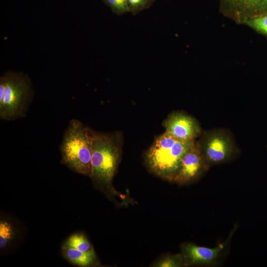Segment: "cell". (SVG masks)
<instances>
[{
    "label": "cell",
    "mask_w": 267,
    "mask_h": 267,
    "mask_svg": "<svg viewBox=\"0 0 267 267\" xmlns=\"http://www.w3.org/2000/svg\"><path fill=\"white\" fill-rule=\"evenodd\" d=\"M61 163L73 171L90 178L91 174L92 130L72 119L60 145Z\"/></svg>",
    "instance_id": "1"
},
{
    "label": "cell",
    "mask_w": 267,
    "mask_h": 267,
    "mask_svg": "<svg viewBox=\"0 0 267 267\" xmlns=\"http://www.w3.org/2000/svg\"><path fill=\"white\" fill-rule=\"evenodd\" d=\"M121 134L92 130L91 174L90 178L100 186L110 188L122 151Z\"/></svg>",
    "instance_id": "2"
},
{
    "label": "cell",
    "mask_w": 267,
    "mask_h": 267,
    "mask_svg": "<svg viewBox=\"0 0 267 267\" xmlns=\"http://www.w3.org/2000/svg\"><path fill=\"white\" fill-rule=\"evenodd\" d=\"M195 140H180L164 133L155 139L146 152L147 166L157 176L174 181L183 156Z\"/></svg>",
    "instance_id": "3"
},
{
    "label": "cell",
    "mask_w": 267,
    "mask_h": 267,
    "mask_svg": "<svg viewBox=\"0 0 267 267\" xmlns=\"http://www.w3.org/2000/svg\"><path fill=\"white\" fill-rule=\"evenodd\" d=\"M33 96L30 78L9 71L0 78V118L14 121L26 116Z\"/></svg>",
    "instance_id": "4"
},
{
    "label": "cell",
    "mask_w": 267,
    "mask_h": 267,
    "mask_svg": "<svg viewBox=\"0 0 267 267\" xmlns=\"http://www.w3.org/2000/svg\"><path fill=\"white\" fill-rule=\"evenodd\" d=\"M197 142L210 167L226 162L237 153L234 138L229 131L225 129L203 132Z\"/></svg>",
    "instance_id": "5"
},
{
    "label": "cell",
    "mask_w": 267,
    "mask_h": 267,
    "mask_svg": "<svg viewBox=\"0 0 267 267\" xmlns=\"http://www.w3.org/2000/svg\"><path fill=\"white\" fill-rule=\"evenodd\" d=\"M219 11L238 24L267 13V0H219Z\"/></svg>",
    "instance_id": "6"
},
{
    "label": "cell",
    "mask_w": 267,
    "mask_h": 267,
    "mask_svg": "<svg viewBox=\"0 0 267 267\" xmlns=\"http://www.w3.org/2000/svg\"><path fill=\"white\" fill-rule=\"evenodd\" d=\"M210 168L197 140L183 156L174 182L179 184L193 182Z\"/></svg>",
    "instance_id": "7"
},
{
    "label": "cell",
    "mask_w": 267,
    "mask_h": 267,
    "mask_svg": "<svg viewBox=\"0 0 267 267\" xmlns=\"http://www.w3.org/2000/svg\"><path fill=\"white\" fill-rule=\"evenodd\" d=\"M165 133L183 141L194 140L203 131L198 121L181 111H174L163 122Z\"/></svg>",
    "instance_id": "8"
},
{
    "label": "cell",
    "mask_w": 267,
    "mask_h": 267,
    "mask_svg": "<svg viewBox=\"0 0 267 267\" xmlns=\"http://www.w3.org/2000/svg\"><path fill=\"white\" fill-rule=\"evenodd\" d=\"M234 230L231 233L229 238L214 248L199 246L193 243L183 245L181 254L185 266L213 265L223 252Z\"/></svg>",
    "instance_id": "9"
},
{
    "label": "cell",
    "mask_w": 267,
    "mask_h": 267,
    "mask_svg": "<svg viewBox=\"0 0 267 267\" xmlns=\"http://www.w3.org/2000/svg\"><path fill=\"white\" fill-rule=\"evenodd\" d=\"M63 257L72 264L79 267H89L93 265L96 261V257L93 249L82 252L76 249L62 246Z\"/></svg>",
    "instance_id": "10"
},
{
    "label": "cell",
    "mask_w": 267,
    "mask_h": 267,
    "mask_svg": "<svg viewBox=\"0 0 267 267\" xmlns=\"http://www.w3.org/2000/svg\"><path fill=\"white\" fill-rule=\"evenodd\" d=\"M62 246L76 249L82 252H87L93 249L86 236L81 233H74L70 236Z\"/></svg>",
    "instance_id": "11"
},
{
    "label": "cell",
    "mask_w": 267,
    "mask_h": 267,
    "mask_svg": "<svg viewBox=\"0 0 267 267\" xmlns=\"http://www.w3.org/2000/svg\"><path fill=\"white\" fill-rule=\"evenodd\" d=\"M15 230L12 223L6 220L0 221V248L10 245L15 236Z\"/></svg>",
    "instance_id": "12"
},
{
    "label": "cell",
    "mask_w": 267,
    "mask_h": 267,
    "mask_svg": "<svg viewBox=\"0 0 267 267\" xmlns=\"http://www.w3.org/2000/svg\"><path fill=\"white\" fill-rule=\"evenodd\" d=\"M257 33L267 36V13L252 17L245 24Z\"/></svg>",
    "instance_id": "13"
},
{
    "label": "cell",
    "mask_w": 267,
    "mask_h": 267,
    "mask_svg": "<svg viewBox=\"0 0 267 267\" xmlns=\"http://www.w3.org/2000/svg\"><path fill=\"white\" fill-rule=\"evenodd\" d=\"M158 267H180L185 266L181 254L167 257L154 266Z\"/></svg>",
    "instance_id": "14"
},
{
    "label": "cell",
    "mask_w": 267,
    "mask_h": 267,
    "mask_svg": "<svg viewBox=\"0 0 267 267\" xmlns=\"http://www.w3.org/2000/svg\"><path fill=\"white\" fill-rule=\"evenodd\" d=\"M155 0H127L129 12L135 15L150 7Z\"/></svg>",
    "instance_id": "15"
},
{
    "label": "cell",
    "mask_w": 267,
    "mask_h": 267,
    "mask_svg": "<svg viewBox=\"0 0 267 267\" xmlns=\"http://www.w3.org/2000/svg\"><path fill=\"white\" fill-rule=\"evenodd\" d=\"M111 10L118 15L129 12L127 0H103Z\"/></svg>",
    "instance_id": "16"
}]
</instances>
